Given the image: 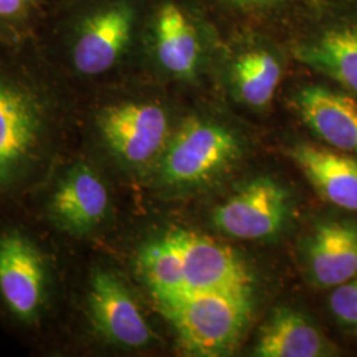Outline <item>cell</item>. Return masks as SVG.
Returning <instances> with one entry per match:
<instances>
[{"label":"cell","mask_w":357,"mask_h":357,"mask_svg":"<svg viewBox=\"0 0 357 357\" xmlns=\"http://www.w3.org/2000/svg\"><path fill=\"white\" fill-rule=\"evenodd\" d=\"M149 0H56L33 41L52 73L97 88L139 68Z\"/></svg>","instance_id":"1"},{"label":"cell","mask_w":357,"mask_h":357,"mask_svg":"<svg viewBox=\"0 0 357 357\" xmlns=\"http://www.w3.org/2000/svg\"><path fill=\"white\" fill-rule=\"evenodd\" d=\"M33 44L0 47V193L26 175L66 107Z\"/></svg>","instance_id":"2"},{"label":"cell","mask_w":357,"mask_h":357,"mask_svg":"<svg viewBox=\"0 0 357 357\" xmlns=\"http://www.w3.org/2000/svg\"><path fill=\"white\" fill-rule=\"evenodd\" d=\"M222 29L199 0H149L139 69L156 82L197 88L213 73Z\"/></svg>","instance_id":"3"},{"label":"cell","mask_w":357,"mask_h":357,"mask_svg":"<svg viewBox=\"0 0 357 357\" xmlns=\"http://www.w3.org/2000/svg\"><path fill=\"white\" fill-rule=\"evenodd\" d=\"M89 123L116 159L130 167L159 160L176 125V115L162 94L121 93L89 107Z\"/></svg>","instance_id":"4"},{"label":"cell","mask_w":357,"mask_h":357,"mask_svg":"<svg viewBox=\"0 0 357 357\" xmlns=\"http://www.w3.org/2000/svg\"><path fill=\"white\" fill-rule=\"evenodd\" d=\"M283 40L295 64L357 97V8L315 0Z\"/></svg>","instance_id":"5"},{"label":"cell","mask_w":357,"mask_h":357,"mask_svg":"<svg viewBox=\"0 0 357 357\" xmlns=\"http://www.w3.org/2000/svg\"><path fill=\"white\" fill-rule=\"evenodd\" d=\"M290 63L294 60L281 36L259 29H231L222 32L213 72L233 102L265 113L275 101Z\"/></svg>","instance_id":"6"},{"label":"cell","mask_w":357,"mask_h":357,"mask_svg":"<svg viewBox=\"0 0 357 357\" xmlns=\"http://www.w3.org/2000/svg\"><path fill=\"white\" fill-rule=\"evenodd\" d=\"M238 131L216 114L192 112L176 121L159 158L158 178L167 188L203 187L227 172L241 156Z\"/></svg>","instance_id":"7"},{"label":"cell","mask_w":357,"mask_h":357,"mask_svg":"<svg viewBox=\"0 0 357 357\" xmlns=\"http://www.w3.org/2000/svg\"><path fill=\"white\" fill-rule=\"evenodd\" d=\"M191 356H228L234 352L250 318L252 293L205 291L156 303Z\"/></svg>","instance_id":"8"},{"label":"cell","mask_w":357,"mask_h":357,"mask_svg":"<svg viewBox=\"0 0 357 357\" xmlns=\"http://www.w3.org/2000/svg\"><path fill=\"white\" fill-rule=\"evenodd\" d=\"M163 236L175 255L176 286L162 302L205 291L252 293L253 277L229 246L192 230H171Z\"/></svg>","instance_id":"9"},{"label":"cell","mask_w":357,"mask_h":357,"mask_svg":"<svg viewBox=\"0 0 357 357\" xmlns=\"http://www.w3.org/2000/svg\"><path fill=\"white\" fill-rule=\"evenodd\" d=\"M48 265L38 245L19 230L0 234V299L13 317L33 323L45 308Z\"/></svg>","instance_id":"10"},{"label":"cell","mask_w":357,"mask_h":357,"mask_svg":"<svg viewBox=\"0 0 357 357\" xmlns=\"http://www.w3.org/2000/svg\"><path fill=\"white\" fill-rule=\"evenodd\" d=\"M294 114L328 147L357 155V97L335 84L303 81L287 98Z\"/></svg>","instance_id":"11"},{"label":"cell","mask_w":357,"mask_h":357,"mask_svg":"<svg viewBox=\"0 0 357 357\" xmlns=\"http://www.w3.org/2000/svg\"><path fill=\"white\" fill-rule=\"evenodd\" d=\"M88 311L96 332L112 344L143 348L153 331L128 286L107 268L93 270L88 290Z\"/></svg>","instance_id":"12"},{"label":"cell","mask_w":357,"mask_h":357,"mask_svg":"<svg viewBox=\"0 0 357 357\" xmlns=\"http://www.w3.org/2000/svg\"><path fill=\"white\" fill-rule=\"evenodd\" d=\"M290 215L289 192L270 178H255L213 212L217 229L238 240L280 233Z\"/></svg>","instance_id":"13"},{"label":"cell","mask_w":357,"mask_h":357,"mask_svg":"<svg viewBox=\"0 0 357 357\" xmlns=\"http://www.w3.org/2000/svg\"><path fill=\"white\" fill-rule=\"evenodd\" d=\"M110 196L106 184L86 163L70 167L47 205L53 225L70 236H85L97 229L107 216Z\"/></svg>","instance_id":"14"},{"label":"cell","mask_w":357,"mask_h":357,"mask_svg":"<svg viewBox=\"0 0 357 357\" xmlns=\"http://www.w3.org/2000/svg\"><path fill=\"white\" fill-rule=\"evenodd\" d=\"M311 281L333 289L357 277V224L347 220L319 222L305 245Z\"/></svg>","instance_id":"15"},{"label":"cell","mask_w":357,"mask_h":357,"mask_svg":"<svg viewBox=\"0 0 357 357\" xmlns=\"http://www.w3.org/2000/svg\"><path fill=\"white\" fill-rule=\"evenodd\" d=\"M290 156L326 202L357 212V159L314 143L295 144Z\"/></svg>","instance_id":"16"},{"label":"cell","mask_w":357,"mask_h":357,"mask_svg":"<svg viewBox=\"0 0 357 357\" xmlns=\"http://www.w3.org/2000/svg\"><path fill=\"white\" fill-rule=\"evenodd\" d=\"M224 31L259 29L283 38L315 0H199Z\"/></svg>","instance_id":"17"},{"label":"cell","mask_w":357,"mask_h":357,"mask_svg":"<svg viewBox=\"0 0 357 357\" xmlns=\"http://www.w3.org/2000/svg\"><path fill=\"white\" fill-rule=\"evenodd\" d=\"M333 349L306 317L291 308H278L262 327L255 355L258 357L330 356Z\"/></svg>","instance_id":"18"},{"label":"cell","mask_w":357,"mask_h":357,"mask_svg":"<svg viewBox=\"0 0 357 357\" xmlns=\"http://www.w3.org/2000/svg\"><path fill=\"white\" fill-rule=\"evenodd\" d=\"M50 7L51 0H0V47L33 44Z\"/></svg>","instance_id":"19"},{"label":"cell","mask_w":357,"mask_h":357,"mask_svg":"<svg viewBox=\"0 0 357 357\" xmlns=\"http://www.w3.org/2000/svg\"><path fill=\"white\" fill-rule=\"evenodd\" d=\"M330 307L342 324L357 328V277L333 287Z\"/></svg>","instance_id":"20"},{"label":"cell","mask_w":357,"mask_h":357,"mask_svg":"<svg viewBox=\"0 0 357 357\" xmlns=\"http://www.w3.org/2000/svg\"><path fill=\"white\" fill-rule=\"evenodd\" d=\"M328 1H333V3H337V4L347 6V7L357 8V0H328Z\"/></svg>","instance_id":"21"},{"label":"cell","mask_w":357,"mask_h":357,"mask_svg":"<svg viewBox=\"0 0 357 357\" xmlns=\"http://www.w3.org/2000/svg\"><path fill=\"white\" fill-rule=\"evenodd\" d=\"M53 1H56V0H51V6H52V3H53Z\"/></svg>","instance_id":"22"}]
</instances>
